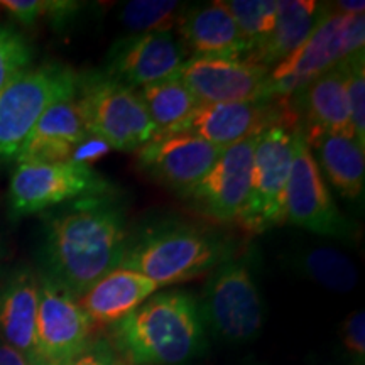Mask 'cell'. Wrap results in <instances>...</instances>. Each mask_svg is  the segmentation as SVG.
Returning <instances> with one entry per match:
<instances>
[{
	"mask_svg": "<svg viewBox=\"0 0 365 365\" xmlns=\"http://www.w3.org/2000/svg\"><path fill=\"white\" fill-rule=\"evenodd\" d=\"M298 118L299 113L296 112L291 97L198 105L175 134L196 135L217 148L227 149L240 140L261 134L271 125H299Z\"/></svg>",
	"mask_w": 365,
	"mask_h": 365,
	"instance_id": "obj_10",
	"label": "cell"
},
{
	"mask_svg": "<svg viewBox=\"0 0 365 365\" xmlns=\"http://www.w3.org/2000/svg\"><path fill=\"white\" fill-rule=\"evenodd\" d=\"M291 100L296 112L303 113L307 122V127H301L303 130L340 132L354 135L340 63L296 91Z\"/></svg>",
	"mask_w": 365,
	"mask_h": 365,
	"instance_id": "obj_23",
	"label": "cell"
},
{
	"mask_svg": "<svg viewBox=\"0 0 365 365\" xmlns=\"http://www.w3.org/2000/svg\"><path fill=\"white\" fill-rule=\"evenodd\" d=\"M359 49L340 61L355 139L365 148V56Z\"/></svg>",
	"mask_w": 365,
	"mask_h": 365,
	"instance_id": "obj_28",
	"label": "cell"
},
{
	"mask_svg": "<svg viewBox=\"0 0 365 365\" xmlns=\"http://www.w3.org/2000/svg\"><path fill=\"white\" fill-rule=\"evenodd\" d=\"M76 100L88 134L110 149L139 150L158 135L135 91L103 71L78 75Z\"/></svg>",
	"mask_w": 365,
	"mask_h": 365,
	"instance_id": "obj_5",
	"label": "cell"
},
{
	"mask_svg": "<svg viewBox=\"0 0 365 365\" xmlns=\"http://www.w3.org/2000/svg\"><path fill=\"white\" fill-rule=\"evenodd\" d=\"M341 344L345 352L355 362L364 365L365 360V313L364 309L350 313L341 325Z\"/></svg>",
	"mask_w": 365,
	"mask_h": 365,
	"instance_id": "obj_31",
	"label": "cell"
},
{
	"mask_svg": "<svg viewBox=\"0 0 365 365\" xmlns=\"http://www.w3.org/2000/svg\"><path fill=\"white\" fill-rule=\"evenodd\" d=\"M105 193H110V182L86 164H17L9 185V208L12 218H22Z\"/></svg>",
	"mask_w": 365,
	"mask_h": 365,
	"instance_id": "obj_9",
	"label": "cell"
},
{
	"mask_svg": "<svg viewBox=\"0 0 365 365\" xmlns=\"http://www.w3.org/2000/svg\"><path fill=\"white\" fill-rule=\"evenodd\" d=\"M158 289L161 287L143 274L117 267L100 277L76 301L93 325H115L156 294Z\"/></svg>",
	"mask_w": 365,
	"mask_h": 365,
	"instance_id": "obj_19",
	"label": "cell"
},
{
	"mask_svg": "<svg viewBox=\"0 0 365 365\" xmlns=\"http://www.w3.org/2000/svg\"><path fill=\"white\" fill-rule=\"evenodd\" d=\"M365 17L345 16L323 6V14L313 33L272 70L262 90L264 98H289L304 85L331 70L346 56L364 49Z\"/></svg>",
	"mask_w": 365,
	"mask_h": 365,
	"instance_id": "obj_4",
	"label": "cell"
},
{
	"mask_svg": "<svg viewBox=\"0 0 365 365\" xmlns=\"http://www.w3.org/2000/svg\"><path fill=\"white\" fill-rule=\"evenodd\" d=\"M86 135L90 134L76 95L59 100L41 115L16 161L19 164L70 161L71 153Z\"/></svg>",
	"mask_w": 365,
	"mask_h": 365,
	"instance_id": "obj_17",
	"label": "cell"
},
{
	"mask_svg": "<svg viewBox=\"0 0 365 365\" xmlns=\"http://www.w3.org/2000/svg\"><path fill=\"white\" fill-rule=\"evenodd\" d=\"M227 255L218 234L188 223H164L129 239L118 267L143 274L164 287L205 274Z\"/></svg>",
	"mask_w": 365,
	"mask_h": 365,
	"instance_id": "obj_3",
	"label": "cell"
},
{
	"mask_svg": "<svg viewBox=\"0 0 365 365\" xmlns=\"http://www.w3.org/2000/svg\"><path fill=\"white\" fill-rule=\"evenodd\" d=\"M299 125L276 124L259 134L252 185L239 222L249 234H262L286 223L284 203Z\"/></svg>",
	"mask_w": 365,
	"mask_h": 365,
	"instance_id": "obj_8",
	"label": "cell"
},
{
	"mask_svg": "<svg viewBox=\"0 0 365 365\" xmlns=\"http://www.w3.org/2000/svg\"><path fill=\"white\" fill-rule=\"evenodd\" d=\"M267 68L245 59L190 56L180 78L200 105L262 100Z\"/></svg>",
	"mask_w": 365,
	"mask_h": 365,
	"instance_id": "obj_16",
	"label": "cell"
},
{
	"mask_svg": "<svg viewBox=\"0 0 365 365\" xmlns=\"http://www.w3.org/2000/svg\"><path fill=\"white\" fill-rule=\"evenodd\" d=\"M284 220L318 235L344 239L352 234V223L341 215L331 198L325 178L301 129L296 135L294 158L287 181Z\"/></svg>",
	"mask_w": 365,
	"mask_h": 365,
	"instance_id": "obj_11",
	"label": "cell"
},
{
	"mask_svg": "<svg viewBox=\"0 0 365 365\" xmlns=\"http://www.w3.org/2000/svg\"><path fill=\"white\" fill-rule=\"evenodd\" d=\"M108 150H112V149L108 148V145L105 144L102 139H98V137H95V135H86L85 139L81 140V143L75 148V150L71 153L70 161L91 166V163H93L95 159L102 158L105 153H108Z\"/></svg>",
	"mask_w": 365,
	"mask_h": 365,
	"instance_id": "obj_33",
	"label": "cell"
},
{
	"mask_svg": "<svg viewBox=\"0 0 365 365\" xmlns=\"http://www.w3.org/2000/svg\"><path fill=\"white\" fill-rule=\"evenodd\" d=\"M333 11L339 14H345V16H362L365 11V2L362 0H354V2H349V0H340V2H333L330 6Z\"/></svg>",
	"mask_w": 365,
	"mask_h": 365,
	"instance_id": "obj_35",
	"label": "cell"
},
{
	"mask_svg": "<svg viewBox=\"0 0 365 365\" xmlns=\"http://www.w3.org/2000/svg\"><path fill=\"white\" fill-rule=\"evenodd\" d=\"M181 6L173 0H132L122 7L120 22L130 34L171 31L185 11Z\"/></svg>",
	"mask_w": 365,
	"mask_h": 365,
	"instance_id": "obj_26",
	"label": "cell"
},
{
	"mask_svg": "<svg viewBox=\"0 0 365 365\" xmlns=\"http://www.w3.org/2000/svg\"><path fill=\"white\" fill-rule=\"evenodd\" d=\"M303 130V129H301ZM304 139L317 154L323 178L344 198L357 200L365 185V148L352 134L325 130H303Z\"/></svg>",
	"mask_w": 365,
	"mask_h": 365,
	"instance_id": "obj_21",
	"label": "cell"
},
{
	"mask_svg": "<svg viewBox=\"0 0 365 365\" xmlns=\"http://www.w3.org/2000/svg\"><path fill=\"white\" fill-rule=\"evenodd\" d=\"M78 75L70 66L48 63L22 71L0 91V161H14L41 115L53 103L75 97Z\"/></svg>",
	"mask_w": 365,
	"mask_h": 365,
	"instance_id": "obj_6",
	"label": "cell"
},
{
	"mask_svg": "<svg viewBox=\"0 0 365 365\" xmlns=\"http://www.w3.org/2000/svg\"><path fill=\"white\" fill-rule=\"evenodd\" d=\"M127 244L125 213L115 195L65 203L44 220V276L78 299L100 277L120 266Z\"/></svg>",
	"mask_w": 365,
	"mask_h": 365,
	"instance_id": "obj_1",
	"label": "cell"
},
{
	"mask_svg": "<svg viewBox=\"0 0 365 365\" xmlns=\"http://www.w3.org/2000/svg\"><path fill=\"white\" fill-rule=\"evenodd\" d=\"M0 365H39L34 360L26 357L24 354L17 352L16 349L0 341Z\"/></svg>",
	"mask_w": 365,
	"mask_h": 365,
	"instance_id": "obj_34",
	"label": "cell"
},
{
	"mask_svg": "<svg viewBox=\"0 0 365 365\" xmlns=\"http://www.w3.org/2000/svg\"><path fill=\"white\" fill-rule=\"evenodd\" d=\"M322 14L323 4L314 0H277V14L271 31L245 56V61L271 70L308 39Z\"/></svg>",
	"mask_w": 365,
	"mask_h": 365,
	"instance_id": "obj_22",
	"label": "cell"
},
{
	"mask_svg": "<svg viewBox=\"0 0 365 365\" xmlns=\"http://www.w3.org/2000/svg\"><path fill=\"white\" fill-rule=\"evenodd\" d=\"M93 323L65 287L41 276L36 319L38 354L44 365L66 362L90 345Z\"/></svg>",
	"mask_w": 365,
	"mask_h": 365,
	"instance_id": "obj_14",
	"label": "cell"
},
{
	"mask_svg": "<svg viewBox=\"0 0 365 365\" xmlns=\"http://www.w3.org/2000/svg\"><path fill=\"white\" fill-rule=\"evenodd\" d=\"M257 135L223 149L195 188L182 195L196 212L217 222L239 220L252 185Z\"/></svg>",
	"mask_w": 365,
	"mask_h": 365,
	"instance_id": "obj_13",
	"label": "cell"
},
{
	"mask_svg": "<svg viewBox=\"0 0 365 365\" xmlns=\"http://www.w3.org/2000/svg\"><path fill=\"white\" fill-rule=\"evenodd\" d=\"M205 327L228 344L254 340L264 325V303L252 269L242 259L218 264L203 291Z\"/></svg>",
	"mask_w": 365,
	"mask_h": 365,
	"instance_id": "obj_7",
	"label": "cell"
},
{
	"mask_svg": "<svg viewBox=\"0 0 365 365\" xmlns=\"http://www.w3.org/2000/svg\"><path fill=\"white\" fill-rule=\"evenodd\" d=\"M135 93L156 127L158 135L175 134L200 105L178 76L144 86L135 90Z\"/></svg>",
	"mask_w": 365,
	"mask_h": 365,
	"instance_id": "obj_24",
	"label": "cell"
},
{
	"mask_svg": "<svg viewBox=\"0 0 365 365\" xmlns=\"http://www.w3.org/2000/svg\"><path fill=\"white\" fill-rule=\"evenodd\" d=\"M113 344L130 365H181L205 346L200 303L182 291L156 293L112 325Z\"/></svg>",
	"mask_w": 365,
	"mask_h": 365,
	"instance_id": "obj_2",
	"label": "cell"
},
{
	"mask_svg": "<svg viewBox=\"0 0 365 365\" xmlns=\"http://www.w3.org/2000/svg\"><path fill=\"white\" fill-rule=\"evenodd\" d=\"M38 304L39 279L29 269L12 272L0 287V341L44 365L36 340Z\"/></svg>",
	"mask_w": 365,
	"mask_h": 365,
	"instance_id": "obj_18",
	"label": "cell"
},
{
	"mask_svg": "<svg viewBox=\"0 0 365 365\" xmlns=\"http://www.w3.org/2000/svg\"><path fill=\"white\" fill-rule=\"evenodd\" d=\"M115 365H130V364H127V362H122V360H117V364Z\"/></svg>",
	"mask_w": 365,
	"mask_h": 365,
	"instance_id": "obj_36",
	"label": "cell"
},
{
	"mask_svg": "<svg viewBox=\"0 0 365 365\" xmlns=\"http://www.w3.org/2000/svg\"><path fill=\"white\" fill-rule=\"evenodd\" d=\"M223 6L230 12L244 39L245 56H247L271 31L277 14V2L276 0H227Z\"/></svg>",
	"mask_w": 365,
	"mask_h": 365,
	"instance_id": "obj_27",
	"label": "cell"
},
{
	"mask_svg": "<svg viewBox=\"0 0 365 365\" xmlns=\"http://www.w3.org/2000/svg\"><path fill=\"white\" fill-rule=\"evenodd\" d=\"M33 48L16 27L0 24V91L17 75L29 70Z\"/></svg>",
	"mask_w": 365,
	"mask_h": 365,
	"instance_id": "obj_29",
	"label": "cell"
},
{
	"mask_svg": "<svg viewBox=\"0 0 365 365\" xmlns=\"http://www.w3.org/2000/svg\"><path fill=\"white\" fill-rule=\"evenodd\" d=\"M180 41L195 56L244 59L245 44L223 2L182 11L178 21Z\"/></svg>",
	"mask_w": 365,
	"mask_h": 365,
	"instance_id": "obj_20",
	"label": "cell"
},
{
	"mask_svg": "<svg viewBox=\"0 0 365 365\" xmlns=\"http://www.w3.org/2000/svg\"><path fill=\"white\" fill-rule=\"evenodd\" d=\"M188 61V51L173 31L129 34L112 44L103 73L130 90L175 78Z\"/></svg>",
	"mask_w": 365,
	"mask_h": 365,
	"instance_id": "obj_12",
	"label": "cell"
},
{
	"mask_svg": "<svg viewBox=\"0 0 365 365\" xmlns=\"http://www.w3.org/2000/svg\"><path fill=\"white\" fill-rule=\"evenodd\" d=\"M222 150L191 134L156 135L135 150V163L144 175L182 196L198 185Z\"/></svg>",
	"mask_w": 365,
	"mask_h": 365,
	"instance_id": "obj_15",
	"label": "cell"
},
{
	"mask_svg": "<svg viewBox=\"0 0 365 365\" xmlns=\"http://www.w3.org/2000/svg\"><path fill=\"white\" fill-rule=\"evenodd\" d=\"M0 7L6 9L21 24L33 26L43 17L53 21L70 19L80 9V4L66 0H2Z\"/></svg>",
	"mask_w": 365,
	"mask_h": 365,
	"instance_id": "obj_30",
	"label": "cell"
},
{
	"mask_svg": "<svg viewBox=\"0 0 365 365\" xmlns=\"http://www.w3.org/2000/svg\"><path fill=\"white\" fill-rule=\"evenodd\" d=\"M307 279L333 293H350L359 282V271L349 255L335 247H309L299 250L291 261Z\"/></svg>",
	"mask_w": 365,
	"mask_h": 365,
	"instance_id": "obj_25",
	"label": "cell"
},
{
	"mask_svg": "<svg viewBox=\"0 0 365 365\" xmlns=\"http://www.w3.org/2000/svg\"><path fill=\"white\" fill-rule=\"evenodd\" d=\"M117 359L113 352L110 350V346L102 344L88 345L85 350H81L78 355L71 357L66 362L58 364V365H115Z\"/></svg>",
	"mask_w": 365,
	"mask_h": 365,
	"instance_id": "obj_32",
	"label": "cell"
}]
</instances>
